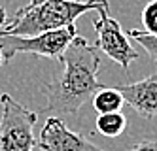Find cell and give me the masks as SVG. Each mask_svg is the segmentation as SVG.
Wrapping results in <instances>:
<instances>
[{
	"label": "cell",
	"mask_w": 157,
	"mask_h": 151,
	"mask_svg": "<svg viewBox=\"0 0 157 151\" xmlns=\"http://www.w3.org/2000/svg\"><path fill=\"white\" fill-rule=\"evenodd\" d=\"M59 61L63 62V70L44 85V95L48 98L44 111L68 115L93 100L95 92L102 89L97 81L100 57L95 45L82 36H76Z\"/></svg>",
	"instance_id": "obj_1"
},
{
	"label": "cell",
	"mask_w": 157,
	"mask_h": 151,
	"mask_svg": "<svg viewBox=\"0 0 157 151\" xmlns=\"http://www.w3.org/2000/svg\"><path fill=\"white\" fill-rule=\"evenodd\" d=\"M108 0H46L38 6H23L0 28L2 36H36L49 30L72 27L76 19L87 11L106 9Z\"/></svg>",
	"instance_id": "obj_2"
},
{
	"label": "cell",
	"mask_w": 157,
	"mask_h": 151,
	"mask_svg": "<svg viewBox=\"0 0 157 151\" xmlns=\"http://www.w3.org/2000/svg\"><path fill=\"white\" fill-rule=\"evenodd\" d=\"M0 151H32L36 147L34 125L38 113L19 104L8 92L0 95Z\"/></svg>",
	"instance_id": "obj_3"
},
{
	"label": "cell",
	"mask_w": 157,
	"mask_h": 151,
	"mask_svg": "<svg viewBox=\"0 0 157 151\" xmlns=\"http://www.w3.org/2000/svg\"><path fill=\"white\" fill-rule=\"evenodd\" d=\"M78 36L76 25L66 27L61 30H49L36 36H2L0 38V49H2L4 61H12L17 53H34L48 59H61L70 42Z\"/></svg>",
	"instance_id": "obj_4"
},
{
	"label": "cell",
	"mask_w": 157,
	"mask_h": 151,
	"mask_svg": "<svg viewBox=\"0 0 157 151\" xmlns=\"http://www.w3.org/2000/svg\"><path fill=\"white\" fill-rule=\"evenodd\" d=\"M97 19H93V27L97 30V51H102L114 62H117L123 70H127L132 61L138 59V51L132 47L129 36L121 30L119 21L110 17V11H97Z\"/></svg>",
	"instance_id": "obj_5"
},
{
	"label": "cell",
	"mask_w": 157,
	"mask_h": 151,
	"mask_svg": "<svg viewBox=\"0 0 157 151\" xmlns=\"http://www.w3.org/2000/svg\"><path fill=\"white\" fill-rule=\"evenodd\" d=\"M42 151H104L82 132H74L59 117H49L36 140Z\"/></svg>",
	"instance_id": "obj_6"
},
{
	"label": "cell",
	"mask_w": 157,
	"mask_h": 151,
	"mask_svg": "<svg viewBox=\"0 0 157 151\" xmlns=\"http://www.w3.org/2000/svg\"><path fill=\"white\" fill-rule=\"evenodd\" d=\"M125 104L142 115L144 119H151L157 115V74H151L134 83H125L116 87Z\"/></svg>",
	"instance_id": "obj_7"
},
{
	"label": "cell",
	"mask_w": 157,
	"mask_h": 151,
	"mask_svg": "<svg viewBox=\"0 0 157 151\" xmlns=\"http://www.w3.org/2000/svg\"><path fill=\"white\" fill-rule=\"evenodd\" d=\"M123 104H125V100H123L121 92L116 87H102V89H98L93 96V108L97 110L98 115L121 111Z\"/></svg>",
	"instance_id": "obj_8"
},
{
	"label": "cell",
	"mask_w": 157,
	"mask_h": 151,
	"mask_svg": "<svg viewBox=\"0 0 157 151\" xmlns=\"http://www.w3.org/2000/svg\"><path fill=\"white\" fill-rule=\"evenodd\" d=\"M125 129H127V117L121 111L102 113V115L97 117V130L102 136L117 138V136H121L123 132H125Z\"/></svg>",
	"instance_id": "obj_9"
},
{
	"label": "cell",
	"mask_w": 157,
	"mask_h": 151,
	"mask_svg": "<svg viewBox=\"0 0 157 151\" xmlns=\"http://www.w3.org/2000/svg\"><path fill=\"white\" fill-rule=\"evenodd\" d=\"M127 36L136 40L142 47L146 49V53L150 55V59L153 62H157V36H151V34L144 32V30H138V28H131Z\"/></svg>",
	"instance_id": "obj_10"
},
{
	"label": "cell",
	"mask_w": 157,
	"mask_h": 151,
	"mask_svg": "<svg viewBox=\"0 0 157 151\" xmlns=\"http://www.w3.org/2000/svg\"><path fill=\"white\" fill-rule=\"evenodd\" d=\"M142 25H144V32L157 36V0H150L142 9Z\"/></svg>",
	"instance_id": "obj_11"
},
{
	"label": "cell",
	"mask_w": 157,
	"mask_h": 151,
	"mask_svg": "<svg viewBox=\"0 0 157 151\" xmlns=\"http://www.w3.org/2000/svg\"><path fill=\"white\" fill-rule=\"evenodd\" d=\"M127 151H157V140H142L131 145Z\"/></svg>",
	"instance_id": "obj_12"
},
{
	"label": "cell",
	"mask_w": 157,
	"mask_h": 151,
	"mask_svg": "<svg viewBox=\"0 0 157 151\" xmlns=\"http://www.w3.org/2000/svg\"><path fill=\"white\" fill-rule=\"evenodd\" d=\"M8 23H10V15L6 13V9L0 6V28H4Z\"/></svg>",
	"instance_id": "obj_13"
},
{
	"label": "cell",
	"mask_w": 157,
	"mask_h": 151,
	"mask_svg": "<svg viewBox=\"0 0 157 151\" xmlns=\"http://www.w3.org/2000/svg\"><path fill=\"white\" fill-rule=\"evenodd\" d=\"M42 2H46V0H30L27 6H38V4H42Z\"/></svg>",
	"instance_id": "obj_14"
},
{
	"label": "cell",
	"mask_w": 157,
	"mask_h": 151,
	"mask_svg": "<svg viewBox=\"0 0 157 151\" xmlns=\"http://www.w3.org/2000/svg\"><path fill=\"white\" fill-rule=\"evenodd\" d=\"M6 61H4V55H2V49H0V66H2Z\"/></svg>",
	"instance_id": "obj_15"
}]
</instances>
